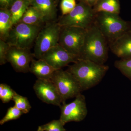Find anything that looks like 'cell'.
<instances>
[{
  "label": "cell",
  "mask_w": 131,
  "mask_h": 131,
  "mask_svg": "<svg viewBox=\"0 0 131 131\" xmlns=\"http://www.w3.org/2000/svg\"><path fill=\"white\" fill-rule=\"evenodd\" d=\"M73 63L67 70L77 80L82 91L98 85L109 69L108 66L85 59H78Z\"/></svg>",
  "instance_id": "obj_1"
},
{
  "label": "cell",
  "mask_w": 131,
  "mask_h": 131,
  "mask_svg": "<svg viewBox=\"0 0 131 131\" xmlns=\"http://www.w3.org/2000/svg\"><path fill=\"white\" fill-rule=\"evenodd\" d=\"M109 44L95 22L87 30L79 59L104 64L108 59Z\"/></svg>",
  "instance_id": "obj_2"
},
{
  "label": "cell",
  "mask_w": 131,
  "mask_h": 131,
  "mask_svg": "<svg viewBox=\"0 0 131 131\" xmlns=\"http://www.w3.org/2000/svg\"><path fill=\"white\" fill-rule=\"evenodd\" d=\"M95 22L108 44L131 30V21L124 20L119 14L105 12L97 13Z\"/></svg>",
  "instance_id": "obj_3"
},
{
  "label": "cell",
  "mask_w": 131,
  "mask_h": 131,
  "mask_svg": "<svg viewBox=\"0 0 131 131\" xmlns=\"http://www.w3.org/2000/svg\"><path fill=\"white\" fill-rule=\"evenodd\" d=\"M42 27L19 22L13 26L5 41L11 47L30 50Z\"/></svg>",
  "instance_id": "obj_4"
},
{
  "label": "cell",
  "mask_w": 131,
  "mask_h": 131,
  "mask_svg": "<svg viewBox=\"0 0 131 131\" xmlns=\"http://www.w3.org/2000/svg\"><path fill=\"white\" fill-rule=\"evenodd\" d=\"M96 14L93 7L79 2L70 13L62 15L58 23L61 27H75L88 30L94 23Z\"/></svg>",
  "instance_id": "obj_5"
},
{
  "label": "cell",
  "mask_w": 131,
  "mask_h": 131,
  "mask_svg": "<svg viewBox=\"0 0 131 131\" xmlns=\"http://www.w3.org/2000/svg\"><path fill=\"white\" fill-rule=\"evenodd\" d=\"M61 27L55 21L46 23L41 28L34 43L33 55L37 59L42 58L50 49L58 44Z\"/></svg>",
  "instance_id": "obj_6"
},
{
  "label": "cell",
  "mask_w": 131,
  "mask_h": 131,
  "mask_svg": "<svg viewBox=\"0 0 131 131\" xmlns=\"http://www.w3.org/2000/svg\"><path fill=\"white\" fill-rule=\"evenodd\" d=\"M86 32L87 30L80 27H62L59 44L79 59Z\"/></svg>",
  "instance_id": "obj_7"
},
{
  "label": "cell",
  "mask_w": 131,
  "mask_h": 131,
  "mask_svg": "<svg viewBox=\"0 0 131 131\" xmlns=\"http://www.w3.org/2000/svg\"><path fill=\"white\" fill-rule=\"evenodd\" d=\"M50 80L56 87L62 103L68 99L75 98L82 91L77 80L67 70H56Z\"/></svg>",
  "instance_id": "obj_8"
},
{
  "label": "cell",
  "mask_w": 131,
  "mask_h": 131,
  "mask_svg": "<svg viewBox=\"0 0 131 131\" xmlns=\"http://www.w3.org/2000/svg\"><path fill=\"white\" fill-rule=\"evenodd\" d=\"M75 100L68 104L66 102L60 106L61 114L60 119L65 124L70 122H80L86 118L88 114L86 98L80 94Z\"/></svg>",
  "instance_id": "obj_9"
},
{
  "label": "cell",
  "mask_w": 131,
  "mask_h": 131,
  "mask_svg": "<svg viewBox=\"0 0 131 131\" xmlns=\"http://www.w3.org/2000/svg\"><path fill=\"white\" fill-rule=\"evenodd\" d=\"M33 89L38 98L43 102L59 106L62 103L61 95L51 80L37 79Z\"/></svg>",
  "instance_id": "obj_10"
},
{
  "label": "cell",
  "mask_w": 131,
  "mask_h": 131,
  "mask_svg": "<svg viewBox=\"0 0 131 131\" xmlns=\"http://www.w3.org/2000/svg\"><path fill=\"white\" fill-rule=\"evenodd\" d=\"M40 59L46 61L56 70L62 69L69 64L74 63L79 59L59 44L50 49Z\"/></svg>",
  "instance_id": "obj_11"
},
{
  "label": "cell",
  "mask_w": 131,
  "mask_h": 131,
  "mask_svg": "<svg viewBox=\"0 0 131 131\" xmlns=\"http://www.w3.org/2000/svg\"><path fill=\"white\" fill-rule=\"evenodd\" d=\"M33 56L29 50L10 46L7 55V61L11 64L16 72L26 73L30 71Z\"/></svg>",
  "instance_id": "obj_12"
},
{
  "label": "cell",
  "mask_w": 131,
  "mask_h": 131,
  "mask_svg": "<svg viewBox=\"0 0 131 131\" xmlns=\"http://www.w3.org/2000/svg\"><path fill=\"white\" fill-rule=\"evenodd\" d=\"M113 54L124 59L131 58V30L127 31L113 42L109 44Z\"/></svg>",
  "instance_id": "obj_13"
},
{
  "label": "cell",
  "mask_w": 131,
  "mask_h": 131,
  "mask_svg": "<svg viewBox=\"0 0 131 131\" xmlns=\"http://www.w3.org/2000/svg\"><path fill=\"white\" fill-rule=\"evenodd\" d=\"M31 6L39 12L45 23L55 21L57 16V5L55 0H32Z\"/></svg>",
  "instance_id": "obj_14"
},
{
  "label": "cell",
  "mask_w": 131,
  "mask_h": 131,
  "mask_svg": "<svg viewBox=\"0 0 131 131\" xmlns=\"http://www.w3.org/2000/svg\"><path fill=\"white\" fill-rule=\"evenodd\" d=\"M56 70L42 59H33L30 66V72L40 80H50Z\"/></svg>",
  "instance_id": "obj_15"
},
{
  "label": "cell",
  "mask_w": 131,
  "mask_h": 131,
  "mask_svg": "<svg viewBox=\"0 0 131 131\" xmlns=\"http://www.w3.org/2000/svg\"><path fill=\"white\" fill-rule=\"evenodd\" d=\"M12 15L9 8L0 9V37L1 39L5 40L13 27Z\"/></svg>",
  "instance_id": "obj_16"
},
{
  "label": "cell",
  "mask_w": 131,
  "mask_h": 131,
  "mask_svg": "<svg viewBox=\"0 0 131 131\" xmlns=\"http://www.w3.org/2000/svg\"><path fill=\"white\" fill-rule=\"evenodd\" d=\"M93 8L96 14L105 12L119 14L120 3L119 0H99Z\"/></svg>",
  "instance_id": "obj_17"
},
{
  "label": "cell",
  "mask_w": 131,
  "mask_h": 131,
  "mask_svg": "<svg viewBox=\"0 0 131 131\" xmlns=\"http://www.w3.org/2000/svg\"><path fill=\"white\" fill-rule=\"evenodd\" d=\"M30 5V2L28 0H15L9 8L13 26L19 22Z\"/></svg>",
  "instance_id": "obj_18"
},
{
  "label": "cell",
  "mask_w": 131,
  "mask_h": 131,
  "mask_svg": "<svg viewBox=\"0 0 131 131\" xmlns=\"http://www.w3.org/2000/svg\"><path fill=\"white\" fill-rule=\"evenodd\" d=\"M19 22L40 27H43V25L45 24L39 12L31 5L27 9Z\"/></svg>",
  "instance_id": "obj_19"
},
{
  "label": "cell",
  "mask_w": 131,
  "mask_h": 131,
  "mask_svg": "<svg viewBox=\"0 0 131 131\" xmlns=\"http://www.w3.org/2000/svg\"><path fill=\"white\" fill-rule=\"evenodd\" d=\"M114 65L122 74L131 80V58L117 60Z\"/></svg>",
  "instance_id": "obj_20"
},
{
  "label": "cell",
  "mask_w": 131,
  "mask_h": 131,
  "mask_svg": "<svg viewBox=\"0 0 131 131\" xmlns=\"http://www.w3.org/2000/svg\"><path fill=\"white\" fill-rule=\"evenodd\" d=\"M14 102L15 106L21 111L24 114L30 112L31 106L26 97L21 96L15 92L13 100Z\"/></svg>",
  "instance_id": "obj_21"
},
{
  "label": "cell",
  "mask_w": 131,
  "mask_h": 131,
  "mask_svg": "<svg viewBox=\"0 0 131 131\" xmlns=\"http://www.w3.org/2000/svg\"><path fill=\"white\" fill-rule=\"evenodd\" d=\"M15 92L7 84H0V99L3 103H8L13 100Z\"/></svg>",
  "instance_id": "obj_22"
},
{
  "label": "cell",
  "mask_w": 131,
  "mask_h": 131,
  "mask_svg": "<svg viewBox=\"0 0 131 131\" xmlns=\"http://www.w3.org/2000/svg\"><path fill=\"white\" fill-rule=\"evenodd\" d=\"M23 114L21 111L18 109L15 106L11 107L8 109L6 115L1 120L0 124L2 125L10 121L18 119Z\"/></svg>",
  "instance_id": "obj_23"
},
{
  "label": "cell",
  "mask_w": 131,
  "mask_h": 131,
  "mask_svg": "<svg viewBox=\"0 0 131 131\" xmlns=\"http://www.w3.org/2000/svg\"><path fill=\"white\" fill-rule=\"evenodd\" d=\"M64 125L65 124L59 119L54 120L39 126L44 131H66L64 127Z\"/></svg>",
  "instance_id": "obj_24"
},
{
  "label": "cell",
  "mask_w": 131,
  "mask_h": 131,
  "mask_svg": "<svg viewBox=\"0 0 131 131\" xmlns=\"http://www.w3.org/2000/svg\"><path fill=\"white\" fill-rule=\"evenodd\" d=\"M77 4L75 0H62L60 4L62 15L70 13L75 7Z\"/></svg>",
  "instance_id": "obj_25"
},
{
  "label": "cell",
  "mask_w": 131,
  "mask_h": 131,
  "mask_svg": "<svg viewBox=\"0 0 131 131\" xmlns=\"http://www.w3.org/2000/svg\"><path fill=\"white\" fill-rule=\"evenodd\" d=\"M10 47L5 40H0V64H5L6 63V57L8 51Z\"/></svg>",
  "instance_id": "obj_26"
},
{
  "label": "cell",
  "mask_w": 131,
  "mask_h": 131,
  "mask_svg": "<svg viewBox=\"0 0 131 131\" xmlns=\"http://www.w3.org/2000/svg\"><path fill=\"white\" fill-rule=\"evenodd\" d=\"M15 0H0L1 8H9Z\"/></svg>",
  "instance_id": "obj_27"
},
{
  "label": "cell",
  "mask_w": 131,
  "mask_h": 131,
  "mask_svg": "<svg viewBox=\"0 0 131 131\" xmlns=\"http://www.w3.org/2000/svg\"><path fill=\"white\" fill-rule=\"evenodd\" d=\"M78 1L79 2L84 3L93 7L99 0H78Z\"/></svg>",
  "instance_id": "obj_28"
},
{
  "label": "cell",
  "mask_w": 131,
  "mask_h": 131,
  "mask_svg": "<svg viewBox=\"0 0 131 131\" xmlns=\"http://www.w3.org/2000/svg\"><path fill=\"white\" fill-rule=\"evenodd\" d=\"M37 131H44L42 130V129L40 128V126H39L37 130Z\"/></svg>",
  "instance_id": "obj_29"
},
{
  "label": "cell",
  "mask_w": 131,
  "mask_h": 131,
  "mask_svg": "<svg viewBox=\"0 0 131 131\" xmlns=\"http://www.w3.org/2000/svg\"><path fill=\"white\" fill-rule=\"evenodd\" d=\"M59 1V0H55V1H56V3L57 4V5H58V4Z\"/></svg>",
  "instance_id": "obj_30"
},
{
  "label": "cell",
  "mask_w": 131,
  "mask_h": 131,
  "mask_svg": "<svg viewBox=\"0 0 131 131\" xmlns=\"http://www.w3.org/2000/svg\"><path fill=\"white\" fill-rule=\"evenodd\" d=\"M28 1H29L31 3V2L32 1V0H28Z\"/></svg>",
  "instance_id": "obj_31"
}]
</instances>
